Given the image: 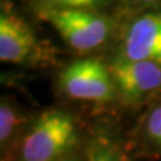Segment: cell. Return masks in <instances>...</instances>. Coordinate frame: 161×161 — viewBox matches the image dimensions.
<instances>
[{
    "label": "cell",
    "instance_id": "6da1fadb",
    "mask_svg": "<svg viewBox=\"0 0 161 161\" xmlns=\"http://www.w3.org/2000/svg\"><path fill=\"white\" fill-rule=\"evenodd\" d=\"M73 117L62 110H49L36 119L25 135L20 161H55L75 143Z\"/></svg>",
    "mask_w": 161,
    "mask_h": 161
},
{
    "label": "cell",
    "instance_id": "7a4b0ae2",
    "mask_svg": "<svg viewBox=\"0 0 161 161\" xmlns=\"http://www.w3.org/2000/svg\"><path fill=\"white\" fill-rule=\"evenodd\" d=\"M41 16L58 30L69 47L79 52L102 46L112 29L109 18L88 10H42Z\"/></svg>",
    "mask_w": 161,
    "mask_h": 161
},
{
    "label": "cell",
    "instance_id": "3957f363",
    "mask_svg": "<svg viewBox=\"0 0 161 161\" xmlns=\"http://www.w3.org/2000/svg\"><path fill=\"white\" fill-rule=\"evenodd\" d=\"M60 85L70 98L99 103L112 100L117 91L109 67L98 58L73 61L61 72Z\"/></svg>",
    "mask_w": 161,
    "mask_h": 161
},
{
    "label": "cell",
    "instance_id": "277c9868",
    "mask_svg": "<svg viewBox=\"0 0 161 161\" xmlns=\"http://www.w3.org/2000/svg\"><path fill=\"white\" fill-rule=\"evenodd\" d=\"M116 90L127 100H137L161 86V64L119 55L109 66Z\"/></svg>",
    "mask_w": 161,
    "mask_h": 161
},
{
    "label": "cell",
    "instance_id": "5b68a950",
    "mask_svg": "<svg viewBox=\"0 0 161 161\" xmlns=\"http://www.w3.org/2000/svg\"><path fill=\"white\" fill-rule=\"evenodd\" d=\"M122 56L161 64V13H147L130 25Z\"/></svg>",
    "mask_w": 161,
    "mask_h": 161
},
{
    "label": "cell",
    "instance_id": "8992f818",
    "mask_svg": "<svg viewBox=\"0 0 161 161\" xmlns=\"http://www.w3.org/2000/svg\"><path fill=\"white\" fill-rule=\"evenodd\" d=\"M36 37L22 18L7 12L0 14V60L22 64L34 53Z\"/></svg>",
    "mask_w": 161,
    "mask_h": 161
},
{
    "label": "cell",
    "instance_id": "52a82bcc",
    "mask_svg": "<svg viewBox=\"0 0 161 161\" xmlns=\"http://www.w3.org/2000/svg\"><path fill=\"white\" fill-rule=\"evenodd\" d=\"M104 0H42V10H88L92 11Z\"/></svg>",
    "mask_w": 161,
    "mask_h": 161
},
{
    "label": "cell",
    "instance_id": "ba28073f",
    "mask_svg": "<svg viewBox=\"0 0 161 161\" xmlns=\"http://www.w3.org/2000/svg\"><path fill=\"white\" fill-rule=\"evenodd\" d=\"M17 115L11 105L6 102H1L0 105V141L7 143L17 127Z\"/></svg>",
    "mask_w": 161,
    "mask_h": 161
},
{
    "label": "cell",
    "instance_id": "9c48e42d",
    "mask_svg": "<svg viewBox=\"0 0 161 161\" xmlns=\"http://www.w3.org/2000/svg\"><path fill=\"white\" fill-rule=\"evenodd\" d=\"M147 132L149 137L161 147V106L153 110L147 121Z\"/></svg>",
    "mask_w": 161,
    "mask_h": 161
},
{
    "label": "cell",
    "instance_id": "30bf717a",
    "mask_svg": "<svg viewBox=\"0 0 161 161\" xmlns=\"http://www.w3.org/2000/svg\"><path fill=\"white\" fill-rule=\"evenodd\" d=\"M90 161H117L115 154L109 148L99 147L96 150H93Z\"/></svg>",
    "mask_w": 161,
    "mask_h": 161
},
{
    "label": "cell",
    "instance_id": "8fae6325",
    "mask_svg": "<svg viewBox=\"0 0 161 161\" xmlns=\"http://www.w3.org/2000/svg\"><path fill=\"white\" fill-rule=\"evenodd\" d=\"M135 3H141V4H152V3H155L158 0H132Z\"/></svg>",
    "mask_w": 161,
    "mask_h": 161
}]
</instances>
